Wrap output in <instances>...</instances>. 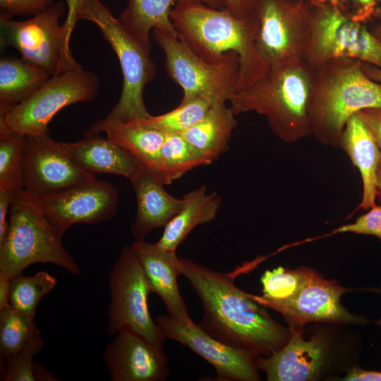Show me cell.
<instances>
[{"label": "cell", "instance_id": "ba28073f", "mask_svg": "<svg viewBox=\"0 0 381 381\" xmlns=\"http://www.w3.org/2000/svg\"><path fill=\"white\" fill-rule=\"evenodd\" d=\"M308 32L303 59L315 68L335 58L361 61L381 69V40L363 23L337 6L308 12Z\"/></svg>", "mask_w": 381, "mask_h": 381}, {"label": "cell", "instance_id": "5b68a950", "mask_svg": "<svg viewBox=\"0 0 381 381\" xmlns=\"http://www.w3.org/2000/svg\"><path fill=\"white\" fill-rule=\"evenodd\" d=\"M63 236L48 219L37 199L23 188L16 191L6 235L0 243V274L12 278L28 266L43 262L81 275L75 259L63 246Z\"/></svg>", "mask_w": 381, "mask_h": 381}, {"label": "cell", "instance_id": "e0dca14e", "mask_svg": "<svg viewBox=\"0 0 381 381\" xmlns=\"http://www.w3.org/2000/svg\"><path fill=\"white\" fill-rule=\"evenodd\" d=\"M104 351L111 381H164L169 371L164 348L129 327L116 332Z\"/></svg>", "mask_w": 381, "mask_h": 381}, {"label": "cell", "instance_id": "603a6c76", "mask_svg": "<svg viewBox=\"0 0 381 381\" xmlns=\"http://www.w3.org/2000/svg\"><path fill=\"white\" fill-rule=\"evenodd\" d=\"M104 133L107 138L130 152L145 167L157 172L167 134L141 120L122 121L107 118L94 123L85 135Z\"/></svg>", "mask_w": 381, "mask_h": 381}, {"label": "cell", "instance_id": "7dc6e473", "mask_svg": "<svg viewBox=\"0 0 381 381\" xmlns=\"http://www.w3.org/2000/svg\"><path fill=\"white\" fill-rule=\"evenodd\" d=\"M373 33L381 40V25H379L375 30L372 31Z\"/></svg>", "mask_w": 381, "mask_h": 381}, {"label": "cell", "instance_id": "9c48e42d", "mask_svg": "<svg viewBox=\"0 0 381 381\" xmlns=\"http://www.w3.org/2000/svg\"><path fill=\"white\" fill-rule=\"evenodd\" d=\"M99 89L98 76L82 66L56 74L29 98L0 113V131L25 136L49 134L48 125L59 111L92 101Z\"/></svg>", "mask_w": 381, "mask_h": 381}, {"label": "cell", "instance_id": "f6af8a7d", "mask_svg": "<svg viewBox=\"0 0 381 381\" xmlns=\"http://www.w3.org/2000/svg\"><path fill=\"white\" fill-rule=\"evenodd\" d=\"M363 69L369 78L381 83V69L366 63H363Z\"/></svg>", "mask_w": 381, "mask_h": 381}, {"label": "cell", "instance_id": "44dd1931", "mask_svg": "<svg viewBox=\"0 0 381 381\" xmlns=\"http://www.w3.org/2000/svg\"><path fill=\"white\" fill-rule=\"evenodd\" d=\"M61 146L79 168L93 175L115 174L130 181L144 167L124 148L99 135H85L75 143H61Z\"/></svg>", "mask_w": 381, "mask_h": 381}, {"label": "cell", "instance_id": "836d02e7", "mask_svg": "<svg viewBox=\"0 0 381 381\" xmlns=\"http://www.w3.org/2000/svg\"><path fill=\"white\" fill-rule=\"evenodd\" d=\"M44 339L41 334L32 337L13 358L5 364L4 381H35L34 356L43 348Z\"/></svg>", "mask_w": 381, "mask_h": 381}, {"label": "cell", "instance_id": "b9f144b4", "mask_svg": "<svg viewBox=\"0 0 381 381\" xmlns=\"http://www.w3.org/2000/svg\"><path fill=\"white\" fill-rule=\"evenodd\" d=\"M342 380L346 381H381V372L353 368Z\"/></svg>", "mask_w": 381, "mask_h": 381}, {"label": "cell", "instance_id": "8fae6325", "mask_svg": "<svg viewBox=\"0 0 381 381\" xmlns=\"http://www.w3.org/2000/svg\"><path fill=\"white\" fill-rule=\"evenodd\" d=\"M109 284L107 334H116L126 327L164 348L166 338L148 308L147 298L152 292L131 246L122 248L110 270Z\"/></svg>", "mask_w": 381, "mask_h": 381}, {"label": "cell", "instance_id": "484cf974", "mask_svg": "<svg viewBox=\"0 0 381 381\" xmlns=\"http://www.w3.org/2000/svg\"><path fill=\"white\" fill-rule=\"evenodd\" d=\"M181 1L187 0H128L119 18L129 32L151 50L150 35L153 30L177 35L170 13L174 4ZM191 1H202L212 7L223 8L221 0Z\"/></svg>", "mask_w": 381, "mask_h": 381}, {"label": "cell", "instance_id": "3957f363", "mask_svg": "<svg viewBox=\"0 0 381 381\" xmlns=\"http://www.w3.org/2000/svg\"><path fill=\"white\" fill-rule=\"evenodd\" d=\"M361 61L328 60L314 68L308 105L310 135L320 143L339 147L349 119L358 111L381 107V83L369 78Z\"/></svg>", "mask_w": 381, "mask_h": 381}, {"label": "cell", "instance_id": "d4e9b609", "mask_svg": "<svg viewBox=\"0 0 381 381\" xmlns=\"http://www.w3.org/2000/svg\"><path fill=\"white\" fill-rule=\"evenodd\" d=\"M226 103L212 104L200 121L181 133L212 163L229 150L231 138L237 126L236 114Z\"/></svg>", "mask_w": 381, "mask_h": 381}, {"label": "cell", "instance_id": "8d00e7d4", "mask_svg": "<svg viewBox=\"0 0 381 381\" xmlns=\"http://www.w3.org/2000/svg\"><path fill=\"white\" fill-rule=\"evenodd\" d=\"M83 0H66V16L62 23L64 47L68 54H71L70 41L78 20V11Z\"/></svg>", "mask_w": 381, "mask_h": 381}, {"label": "cell", "instance_id": "ee69618b", "mask_svg": "<svg viewBox=\"0 0 381 381\" xmlns=\"http://www.w3.org/2000/svg\"><path fill=\"white\" fill-rule=\"evenodd\" d=\"M34 375L35 380H59L55 376L49 373L41 364L34 363Z\"/></svg>", "mask_w": 381, "mask_h": 381}, {"label": "cell", "instance_id": "f1b7e54d", "mask_svg": "<svg viewBox=\"0 0 381 381\" xmlns=\"http://www.w3.org/2000/svg\"><path fill=\"white\" fill-rule=\"evenodd\" d=\"M40 334L35 318L28 316L10 304L0 310L1 366L25 346L34 336Z\"/></svg>", "mask_w": 381, "mask_h": 381}, {"label": "cell", "instance_id": "bcb514c9", "mask_svg": "<svg viewBox=\"0 0 381 381\" xmlns=\"http://www.w3.org/2000/svg\"><path fill=\"white\" fill-rule=\"evenodd\" d=\"M376 198L381 201V157L377 171Z\"/></svg>", "mask_w": 381, "mask_h": 381}, {"label": "cell", "instance_id": "d590c367", "mask_svg": "<svg viewBox=\"0 0 381 381\" xmlns=\"http://www.w3.org/2000/svg\"><path fill=\"white\" fill-rule=\"evenodd\" d=\"M54 0H0L1 13L15 16H35L50 6Z\"/></svg>", "mask_w": 381, "mask_h": 381}, {"label": "cell", "instance_id": "ac0fdd59", "mask_svg": "<svg viewBox=\"0 0 381 381\" xmlns=\"http://www.w3.org/2000/svg\"><path fill=\"white\" fill-rule=\"evenodd\" d=\"M131 247L138 257L152 293L162 300L168 315L187 323L192 320L179 291L178 277L181 275V258L157 243L144 240L134 241Z\"/></svg>", "mask_w": 381, "mask_h": 381}, {"label": "cell", "instance_id": "7bdbcfd3", "mask_svg": "<svg viewBox=\"0 0 381 381\" xmlns=\"http://www.w3.org/2000/svg\"><path fill=\"white\" fill-rule=\"evenodd\" d=\"M11 279V278L0 274V310L9 306Z\"/></svg>", "mask_w": 381, "mask_h": 381}, {"label": "cell", "instance_id": "30bf717a", "mask_svg": "<svg viewBox=\"0 0 381 381\" xmlns=\"http://www.w3.org/2000/svg\"><path fill=\"white\" fill-rule=\"evenodd\" d=\"M66 3L54 2L44 11L25 20H15L0 13L1 48L12 47L22 58L45 71L51 76L81 66L65 49L60 19Z\"/></svg>", "mask_w": 381, "mask_h": 381}, {"label": "cell", "instance_id": "cb8c5ba5", "mask_svg": "<svg viewBox=\"0 0 381 381\" xmlns=\"http://www.w3.org/2000/svg\"><path fill=\"white\" fill-rule=\"evenodd\" d=\"M182 199L181 208L164 227L156 243L167 251L176 252L195 227L214 220L222 204L220 196L214 192L208 193L205 186L189 191Z\"/></svg>", "mask_w": 381, "mask_h": 381}, {"label": "cell", "instance_id": "60d3db41", "mask_svg": "<svg viewBox=\"0 0 381 381\" xmlns=\"http://www.w3.org/2000/svg\"><path fill=\"white\" fill-rule=\"evenodd\" d=\"M15 193L0 189V243L4 241L8 229L6 219Z\"/></svg>", "mask_w": 381, "mask_h": 381}, {"label": "cell", "instance_id": "277c9868", "mask_svg": "<svg viewBox=\"0 0 381 381\" xmlns=\"http://www.w3.org/2000/svg\"><path fill=\"white\" fill-rule=\"evenodd\" d=\"M313 72L303 59L270 66L253 85L231 97L230 107L236 115H262L279 139L298 142L310 135L308 105Z\"/></svg>", "mask_w": 381, "mask_h": 381}, {"label": "cell", "instance_id": "4dcf8cb0", "mask_svg": "<svg viewBox=\"0 0 381 381\" xmlns=\"http://www.w3.org/2000/svg\"><path fill=\"white\" fill-rule=\"evenodd\" d=\"M214 104L204 97L181 100L175 109L158 116L142 119L144 123L166 134L181 133L200 121Z\"/></svg>", "mask_w": 381, "mask_h": 381}, {"label": "cell", "instance_id": "83f0119b", "mask_svg": "<svg viewBox=\"0 0 381 381\" xmlns=\"http://www.w3.org/2000/svg\"><path fill=\"white\" fill-rule=\"evenodd\" d=\"M210 164L181 133H169L161 149L156 174L165 185H170L189 171Z\"/></svg>", "mask_w": 381, "mask_h": 381}, {"label": "cell", "instance_id": "6da1fadb", "mask_svg": "<svg viewBox=\"0 0 381 381\" xmlns=\"http://www.w3.org/2000/svg\"><path fill=\"white\" fill-rule=\"evenodd\" d=\"M181 275L202 303L198 325L214 338L255 354H271L284 343L285 329L235 284L230 274L181 259Z\"/></svg>", "mask_w": 381, "mask_h": 381}, {"label": "cell", "instance_id": "f35d334b", "mask_svg": "<svg viewBox=\"0 0 381 381\" xmlns=\"http://www.w3.org/2000/svg\"><path fill=\"white\" fill-rule=\"evenodd\" d=\"M223 8L237 17H245L258 10L259 0H221Z\"/></svg>", "mask_w": 381, "mask_h": 381}, {"label": "cell", "instance_id": "ffe728a7", "mask_svg": "<svg viewBox=\"0 0 381 381\" xmlns=\"http://www.w3.org/2000/svg\"><path fill=\"white\" fill-rule=\"evenodd\" d=\"M287 344L270 354L258 358L256 364L267 375L269 381H303L315 377L322 364L325 345L314 337L305 340L301 333L291 328Z\"/></svg>", "mask_w": 381, "mask_h": 381}, {"label": "cell", "instance_id": "f546056e", "mask_svg": "<svg viewBox=\"0 0 381 381\" xmlns=\"http://www.w3.org/2000/svg\"><path fill=\"white\" fill-rule=\"evenodd\" d=\"M56 279L40 271L32 276L18 274L11 279L9 304L20 312L35 318L40 300L56 286Z\"/></svg>", "mask_w": 381, "mask_h": 381}, {"label": "cell", "instance_id": "7402d4cb", "mask_svg": "<svg viewBox=\"0 0 381 381\" xmlns=\"http://www.w3.org/2000/svg\"><path fill=\"white\" fill-rule=\"evenodd\" d=\"M339 147L347 154L362 179L363 194L358 208H372L375 205L377 171L381 151L370 130L358 114L347 121Z\"/></svg>", "mask_w": 381, "mask_h": 381}, {"label": "cell", "instance_id": "ab89813d", "mask_svg": "<svg viewBox=\"0 0 381 381\" xmlns=\"http://www.w3.org/2000/svg\"><path fill=\"white\" fill-rule=\"evenodd\" d=\"M356 6L354 13L351 17L358 22L365 23L375 15L377 6L381 0H352Z\"/></svg>", "mask_w": 381, "mask_h": 381}, {"label": "cell", "instance_id": "74e56055", "mask_svg": "<svg viewBox=\"0 0 381 381\" xmlns=\"http://www.w3.org/2000/svg\"><path fill=\"white\" fill-rule=\"evenodd\" d=\"M357 114L370 130L381 151V107L365 109Z\"/></svg>", "mask_w": 381, "mask_h": 381}, {"label": "cell", "instance_id": "5bb4252c", "mask_svg": "<svg viewBox=\"0 0 381 381\" xmlns=\"http://www.w3.org/2000/svg\"><path fill=\"white\" fill-rule=\"evenodd\" d=\"M255 44L268 66L303 59L308 32V12L285 0H259Z\"/></svg>", "mask_w": 381, "mask_h": 381}, {"label": "cell", "instance_id": "52a82bcc", "mask_svg": "<svg viewBox=\"0 0 381 381\" xmlns=\"http://www.w3.org/2000/svg\"><path fill=\"white\" fill-rule=\"evenodd\" d=\"M155 40L165 56L169 77L183 90L182 100L204 97L213 104L227 102L236 92L239 59L228 53L222 61L210 63L196 55L178 35L152 30Z\"/></svg>", "mask_w": 381, "mask_h": 381}, {"label": "cell", "instance_id": "4fadbf2b", "mask_svg": "<svg viewBox=\"0 0 381 381\" xmlns=\"http://www.w3.org/2000/svg\"><path fill=\"white\" fill-rule=\"evenodd\" d=\"M303 272L301 286L289 298L275 301L262 296H250L259 305L280 313L292 327L318 321L367 322L350 314L341 304L340 298L346 289L311 270L303 268Z\"/></svg>", "mask_w": 381, "mask_h": 381}, {"label": "cell", "instance_id": "d6a6232c", "mask_svg": "<svg viewBox=\"0 0 381 381\" xmlns=\"http://www.w3.org/2000/svg\"><path fill=\"white\" fill-rule=\"evenodd\" d=\"M303 269L291 270L278 267L266 270L260 278L262 297L275 301L292 297L298 290L303 279Z\"/></svg>", "mask_w": 381, "mask_h": 381}, {"label": "cell", "instance_id": "1f68e13d", "mask_svg": "<svg viewBox=\"0 0 381 381\" xmlns=\"http://www.w3.org/2000/svg\"><path fill=\"white\" fill-rule=\"evenodd\" d=\"M25 136L0 131V189L16 193L23 188Z\"/></svg>", "mask_w": 381, "mask_h": 381}, {"label": "cell", "instance_id": "2e32d148", "mask_svg": "<svg viewBox=\"0 0 381 381\" xmlns=\"http://www.w3.org/2000/svg\"><path fill=\"white\" fill-rule=\"evenodd\" d=\"M38 200L48 219L64 235L75 224L111 219L116 214L119 195L111 183L96 179Z\"/></svg>", "mask_w": 381, "mask_h": 381}, {"label": "cell", "instance_id": "9a60e30c", "mask_svg": "<svg viewBox=\"0 0 381 381\" xmlns=\"http://www.w3.org/2000/svg\"><path fill=\"white\" fill-rule=\"evenodd\" d=\"M156 322L166 339L188 347L208 362L215 370V380H258L257 354L228 345L210 335L193 320L180 322L169 315H160Z\"/></svg>", "mask_w": 381, "mask_h": 381}, {"label": "cell", "instance_id": "7a4b0ae2", "mask_svg": "<svg viewBox=\"0 0 381 381\" xmlns=\"http://www.w3.org/2000/svg\"><path fill=\"white\" fill-rule=\"evenodd\" d=\"M170 16L179 38L205 61L216 63L230 52L238 55L236 92L253 85L268 68L255 44L258 10L247 16L237 17L225 9L187 0L176 3Z\"/></svg>", "mask_w": 381, "mask_h": 381}, {"label": "cell", "instance_id": "d6986e66", "mask_svg": "<svg viewBox=\"0 0 381 381\" xmlns=\"http://www.w3.org/2000/svg\"><path fill=\"white\" fill-rule=\"evenodd\" d=\"M136 198V215L131 232L136 241L153 229L164 227L177 214L183 199L169 194L165 184L151 169L143 167L130 180Z\"/></svg>", "mask_w": 381, "mask_h": 381}, {"label": "cell", "instance_id": "4316f807", "mask_svg": "<svg viewBox=\"0 0 381 381\" xmlns=\"http://www.w3.org/2000/svg\"><path fill=\"white\" fill-rule=\"evenodd\" d=\"M51 77L47 71L23 58L1 57L0 113L29 98Z\"/></svg>", "mask_w": 381, "mask_h": 381}, {"label": "cell", "instance_id": "8992f818", "mask_svg": "<svg viewBox=\"0 0 381 381\" xmlns=\"http://www.w3.org/2000/svg\"><path fill=\"white\" fill-rule=\"evenodd\" d=\"M78 20L94 23L109 42L119 59L123 83L119 101L107 119L134 121L150 116L144 102L145 86L157 73L151 50L143 45L125 27L119 18L99 0H83Z\"/></svg>", "mask_w": 381, "mask_h": 381}, {"label": "cell", "instance_id": "e575fe53", "mask_svg": "<svg viewBox=\"0 0 381 381\" xmlns=\"http://www.w3.org/2000/svg\"><path fill=\"white\" fill-rule=\"evenodd\" d=\"M354 233L370 235L381 240V205H375L351 224L340 226L335 233Z\"/></svg>", "mask_w": 381, "mask_h": 381}, {"label": "cell", "instance_id": "7c38bea8", "mask_svg": "<svg viewBox=\"0 0 381 381\" xmlns=\"http://www.w3.org/2000/svg\"><path fill=\"white\" fill-rule=\"evenodd\" d=\"M79 168L64 151L61 142L49 134L25 136L23 188L40 200L66 189L96 180Z\"/></svg>", "mask_w": 381, "mask_h": 381}]
</instances>
